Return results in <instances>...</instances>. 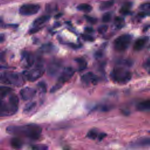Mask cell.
<instances>
[{"label":"cell","instance_id":"cell-17","mask_svg":"<svg viewBox=\"0 0 150 150\" xmlns=\"http://www.w3.org/2000/svg\"><path fill=\"white\" fill-rule=\"evenodd\" d=\"M11 144L14 148L20 149L23 146V142L22 140L18 137H14L11 139Z\"/></svg>","mask_w":150,"mask_h":150},{"label":"cell","instance_id":"cell-16","mask_svg":"<svg viewBox=\"0 0 150 150\" xmlns=\"http://www.w3.org/2000/svg\"><path fill=\"white\" fill-rule=\"evenodd\" d=\"M23 58L25 61L27 67H31L34 65L35 60L32 54L29 53H24L23 55Z\"/></svg>","mask_w":150,"mask_h":150},{"label":"cell","instance_id":"cell-15","mask_svg":"<svg viewBox=\"0 0 150 150\" xmlns=\"http://www.w3.org/2000/svg\"><path fill=\"white\" fill-rule=\"evenodd\" d=\"M13 89L9 87L0 86V99H2L8 95L12 93Z\"/></svg>","mask_w":150,"mask_h":150},{"label":"cell","instance_id":"cell-19","mask_svg":"<svg viewBox=\"0 0 150 150\" xmlns=\"http://www.w3.org/2000/svg\"><path fill=\"white\" fill-rule=\"evenodd\" d=\"M49 19V17L48 15H44L42 17H40L38 18H37L34 22V25L36 27H38L45 23H46L47 21H48Z\"/></svg>","mask_w":150,"mask_h":150},{"label":"cell","instance_id":"cell-8","mask_svg":"<svg viewBox=\"0 0 150 150\" xmlns=\"http://www.w3.org/2000/svg\"><path fill=\"white\" fill-rule=\"evenodd\" d=\"M40 10V6L37 4H25L20 8V13L23 15H32L38 13Z\"/></svg>","mask_w":150,"mask_h":150},{"label":"cell","instance_id":"cell-20","mask_svg":"<svg viewBox=\"0 0 150 150\" xmlns=\"http://www.w3.org/2000/svg\"><path fill=\"white\" fill-rule=\"evenodd\" d=\"M36 106H37V103L35 102H34V101L29 102L25 106L24 108V113L25 114H28L30 113L35 108Z\"/></svg>","mask_w":150,"mask_h":150},{"label":"cell","instance_id":"cell-29","mask_svg":"<svg viewBox=\"0 0 150 150\" xmlns=\"http://www.w3.org/2000/svg\"><path fill=\"white\" fill-rule=\"evenodd\" d=\"M38 86L41 92L44 93H45L46 92L47 87H46V85L45 84V83H44V82H41L40 83H38Z\"/></svg>","mask_w":150,"mask_h":150},{"label":"cell","instance_id":"cell-35","mask_svg":"<svg viewBox=\"0 0 150 150\" xmlns=\"http://www.w3.org/2000/svg\"><path fill=\"white\" fill-rule=\"evenodd\" d=\"M39 30H40V28H38H38H33L32 30H31L30 32V34H35V33L38 32L39 31Z\"/></svg>","mask_w":150,"mask_h":150},{"label":"cell","instance_id":"cell-3","mask_svg":"<svg viewBox=\"0 0 150 150\" xmlns=\"http://www.w3.org/2000/svg\"><path fill=\"white\" fill-rule=\"evenodd\" d=\"M110 77L114 83L124 85L130 81L132 77V74L127 69L119 66L113 69L110 74Z\"/></svg>","mask_w":150,"mask_h":150},{"label":"cell","instance_id":"cell-27","mask_svg":"<svg viewBox=\"0 0 150 150\" xmlns=\"http://www.w3.org/2000/svg\"><path fill=\"white\" fill-rule=\"evenodd\" d=\"M144 67L148 73L150 75V56L145 61L144 64Z\"/></svg>","mask_w":150,"mask_h":150},{"label":"cell","instance_id":"cell-4","mask_svg":"<svg viewBox=\"0 0 150 150\" xmlns=\"http://www.w3.org/2000/svg\"><path fill=\"white\" fill-rule=\"evenodd\" d=\"M75 73V69L72 67H67L65 68L60 75L59 79L58 80L57 83L54 85L51 90V93H54L59 90L62 86L73 77Z\"/></svg>","mask_w":150,"mask_h":150},{"label":"cell","instance_id":"cell-26","mask_svg":"<svg viewBox=\"0 0 150 150\" xmlns=\"http://www.w3.org/2000/svg\"><path fill=\"white\" fill-rule=\"evenodd\" d=\"M32 150H48V146L44 144H35L32 146Z\"/></svg>","mask_w":150,"mask_h":150},{"label":"cell","instance_id":"cell-5","mask_svg":"<svg viewBox=\"0 0 150 150\" xmlns=\"http://www.w3.org/2000/svg\"><path fill=\"white\" fill-rule=\"evenodd\" d=\"M132 37L128 34H124L117 37L114 41V48L119 52H124L129 47Z\"/></svg>","mask_w":150,"mask_h":150},{"label":"cell","instance_id":"cell-14","mask_svg":"<svg viewBox=\"0 0 150 150\" xmlns=\"http://www.w3.org/2000/svg\"><path fill=\"white\" fill-rule=\"evenodd\" d=\"M137 109L140 111H150V99L143 100L137 105Z\"/></svg>","mask_w":150,"mask_h":150},{"label":"cell","instance_id":"cell-2","mask_svg":"<svg viewBox=\"0 0 150 150\" xmlns=\"http://www.w3.org/2000/svg\"><path fill=\"white\" fill-rule=\"evenodd\" d=\"M24 79L23 75H20L16 72L0 73V83L19 87L24 85Z\"/></svg>","mask_w":150,"mask_h":150},{"label":"cell","instance_id":"cell-24","mask_svg":"<svg viewBox=\"0 0 150 150\" xmlns=\"http://www.w3.org/2000/svg\"><path fill=\"white\" fill-rule=\"evenodd\" d=\"M124 21L123 20V18H120V17H116L114 20V25H115V27L118 29L122 28L124 25Z\"/></svg>","mask_w":150,"mask_h":150},{"label":"cell","instance_id":"cell-13","mask_svg":"<svg viewBox=\"0 0 150 150\" xmlns=\"http://www.w3.org/2000/svg\"><path fill=\"white\" fill-rule=\"evenodd\" d=\"M148 39H149L148 37L141 38L137 39L134 43V45L133 46L134 50L135 51H139L142 50L145 46Z\"/></svg>","mask_w":150,"mask_h":150},{"label":"cell","instance_id":"cell-11","mask_svg":"<svg viewBox=\"0 0 150 150\" xmlns=\"http://www.w3.org/2000/svg\"><path fill=\"white\" fill-rule=\"evenodd\" d=\"M36 94V90L30 87H26L23 88L20 92V95L22 99L25 101L32 99L35 96Z\"/></svg>","mask_w":150,"mask_h":150},{"label":"cell","instance_id":"cell-18","mask_svg":"<svg viewBox=\"0 0 150 150\" xmlns=\"http://www.w3.org/2000/svg\"><path fill=\"white\" fill-rule=\"evenodd\" d=\"M132 4L131 3L128 2L125 3L123 6L121 8L120 10V13L123 15H127L130 13L131 8L132 7Z\"/></svg>","mask_w":150,"mask_h":150},{"label":"cell","instance_id":"cell-12","mask_svg":"<svg viewBox=\"0 0 150 150\" xmlns=\"http://www.w3.org/2000/svg\"><path fill=\"white\" fill-rule=\"evenodd\" d=\"M62 67L61 63L58 61H53L49 63L48 67V73L51 76H54L59 72Z\"/></svg>","mask_w":150,"mask_h":150},{"label":"cell","instance_id":"cell-30","mask_svg":"<svg viewBox=\"0 0 150 150\" xmlns=\"http://www.w3.org/2000/svg\"><path fill=\"white\" fill-rule=\"evenodd\" d=\"M140 10H142L143 11H148L150 10V3H145L143 4H141L139 7Z\"/></svg>","mask_w":150,"mask_h":150},{"label":"cell","instance_id":"cell-34","mask_svg":"<svg viewBox=\"0 0 150 150\" xmlns=\"http://www.w3.org/2000/svg\"><path fill=\"white\" fill-rule=\"evenodd\" d=\"M150 15V13L148 12V11H143V12H141L140 13H139L138 14V15L139 17H146V16H148Z\"/></svg>","mask_w":150,"mask_h":150},{"label":"cell","instance_id":"cell-33","mask_svg":"<svg viewBox=\"0 0 150 150\" xmlns=\"http://www.w3.org/2000/svg\"><path fill=\"white\" fill-rule=\"evenodd\" d=\"M82 38L85 41H89V42H93L94 40V38L92 37H91L90 35H82Z\"/></svg>","mask_w":150,"mask_h":150},{"label":"cell","instance_id":"cell-10","mask_svg":"<svg viewBox=\"0 0 150 150\" xmlns=\"http://www.w3.org/2000/svg\"><path fill=\"white\" fill-rule=\"evenodd\" d=\"M82 82L86 85H96L99 81V77L92 72H87L81 77Z\"/></svg>","mask_w":150,"mask_h":150},{"label":"cell","instance_id":"cell-28","mask_svg":"<svg viewBox=\"0 0 150 150\" xmlns=\"http://www.w3.org/2000/svg\"><path fill=\"white\" fill-rule=\"evenodd\" d=\"M111 18V14L110 13H107L104 14L102 17V21L104 23H107L110 22Z\"/></svg>","mask_w":150,"mask_h":150},{"label":"cell","instance_id":"cell-38","mask_svg":"<svg viewBox=\"0 0 150 150\" xmlns=\"http://www.w3.org/2000/svg\"><path fill=\"white\" fill-rule=\"evenodd\" d=\"M3 58H4V54L2 52H0V61L3 60Z\"/></svg>","mask_w":150,"mask_h":150},{"label":"cell","instance_id":"cell-31","mask_svg":"<svg viewBox=\"0 0 150 150\" xmlns=\"http://www.w3.org/2000/svg\"><path fill=\"white\" fill-rule=\"evenodd\" d=\"M108 30V26L107 25H102L101 27H99L98 28V32L100 34H104Z\"/></svg>","mask_w":150,"mask_h":150},{"label":"cell","instance_id":"cell-37","mask_svg":"<svg viewBox=\"0 0 150 150\" xmlns=\"http://www.w3.org/2000/svg\"><path fill=\"white\" fill-rule=\"evenodd\" d=\"M4 41V37L3 35H0V43L3 42Z\"/></svg>","mask_w":150,"mask_h":150},{"label":"cell","instance_id":"cell-32","mask_svg":"<svg viewBox=\"0 0 150 150\" xmlns=\"http://www.w3.org/2000/svg\"><path fill=\"white\" fill-rule=\"evenodd\" d=\"M86 20L90 23L92 24H95L97 20L96 18H93V17H89V16H85V17Z\"/></svg>","mask_w":150,"mask_h":150},{"label":"cell","instance_id":"cell-23","mask_svg":"<svg viewBox=\"0 0 150 150\" xmlns=\"http://www.w3.org/2000/svg\"><path fill=\"white\" fill-rule=\"evenodd\" d=\"M76 62L78 63L79 70H83L86 68L87 62L85 59L82 58H78L76 59Z\"/></svg>","mask_w":150,"mask_h":150},{"label":"cell","instance_id":"cell-39","mask_svg":"<svg viewBox=\"0 0 150 150\" xmlns=\"http://www.w3.org/2000/svg\"><path fill=\"white\" fill-rule=\"evenodd\" d=\"M1 23V19H0V24Z\"/></svg>","mask_w":150,"mask_h":150},{"label":"cell","instance_id":"cell-25","mask_svg":"<svg viewBox=\"0 0 150 150\" xmlns=\"http://www.w3.org/2000/svg\"><path fill=\"white\" fill-rule=\"evenodd\" d=\"M113 6V2H112V1H104L100 4V10L104 11V10L110 8Z\"/></svg>","mask_w":150,"mask_h":150},{"label":"cell","instance_id":"cell-36","mask_svg":"<svg viewBox=\"0 0 150 150\" xmlns=\"http://www.w3.org/2000/svg\"><path fill=\"white\" fill-rule=\"evenodd\" d=\"M85 31L86 32H87V33H92L93 32V29L90 27H86V28H85Z\"/></svg>","mask_w":150,"mask_h":150},{"label":"cell","instance_id":"cell-6","mask_svg":"<svg viewBox=\"0 0 150 150\" xmlns=\"http://www.w3.org/2000/svg\"><path fill=\"white\" fill-rule=\"evenodd\" d=\"M44 68L40 65L33 69L24 71L23 73V76L25 79L29 82H35L41 77L44 74Z\"/></svg>","mask_w":150,"mask_h":150},{"label":"cell","instance_id":"cell-21","mask_svg":"<svg viewBox=\"0 0 150 150\" xmlns=\"http://www.w3.org/2000/svg\"><path fill=\"white\" fill-rule=\"evenodd\" d=\"M77 9L79 11L87 13H90L92 10V7L87 4H81L77 6Z\"/></svg>","mask_w":150,"mask_h":150},{"label":"cell","instance_id":"cell-7","mask_svg":"<svg viewBox=\"0 0 150 150\" xmlns=\"http://www.w3.org/2000/svg\"><path fill=\"white\" fill-rule=\"evenodd\" d=\"M18 110V106L8 101L5 102L0 99V116H10L14 115Z\"/></svg>","mask_w":150,"mask_h":150},{"label":"cell","instance_id":"cell-22","mask_svg":"<svg viewBox=\"0 0 150 150\" xmlns=\"http://www.w3.org/2000/svg\"><path fill=\"white\" fill-rule=\"evenodd\" d=\"M100 132H99L98 131H97L95 129H92L90 130L87 134V137L89 138L92 139H99V135Z\"/></svg>","mask_w":150,"mask_h":150},{"label":"cell","instance_id":"cell-1","mask_svg":"<svg viewBox=\"0 0 150 150\" xmlns=\"http://www.w3.org/2000/svg\"><path fill=\"white\" fill-rule=\"evenodd\" d=\"M6 131L9 134L38 139L41 136L42 128L37 124H30L24 125H11L7 128Z\"/></svg>","mask_w":150,"mask_h":150},{"label":"cell","instance_id":"cell-9","mask_svg":"<svg viewBox=\"0 0 150 150\" xmlns=\"http://www.w3.org/2000/svg\"><path fill=\"white\" fill-rule=\"evenodd\" d=\"M150 146V138L149 137H143L138 138L137 140L131 142L129 147L131 148H139Z\"/></svg>","mask_w":150,"mask_h":150}]
</instances>
